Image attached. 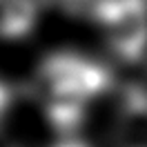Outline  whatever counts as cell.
<instances>
[{
    "label": "cell",
    "mask_w": 147,
    "mask_h": 147,
    "mask_svg": "<svg viewBox=\"0 0 147 147\" xmlns=\"http://www.w3.org/2000/svg\"><path fill=\"white\" fill-rule=\"evenodd\" d=\"M92 18L111 54L136 63L147 49V0H94Z\"/></svg>",
    "instance_id": "1"
},
{
    "label": "cell",
    "mask_w": 147,
    "mask_h": 147,
    "mask_svg": "<svg viewBox=\"0 0 147 147\" xmlns=\"http://www.w3.org/2000/svg\"><path fill=\"white\" fill-rule=\"evenodd\" d=\"M63 2L71 9H83V7H92L94 0H63Z\"/></svg>",
    "instance_id": "7"
},
{
    "label": "cell",
    "mask_w": 147,
    "mask_h": 147,
    "mask_svg": "<svg viewBox=\"0 0 147 147\" xmlns=\"http://www.w3.org/2000/svg\"><path fill=\"white\" fill-rule=\"evenodd\" d=\"M38 20V0H0V38L18 40Z\"/></svg>",
    "instance_id": "5"
},
{
    "label": "cell",
    "mask_w": 147,
    "mask_h": 147,
    "mask_svg": "<svg viewBox=\"0 0 147 147\" xmlns=\"http://www.w3.org/2000/svg\"><path fill=\"white\" fill-rule=\"evenodd\" d=\"M54 147H87V145L74 140V138H67V140H63V143H58V145H54Z\"/></svg>",
    "instance_id": "8"
},
{
    "label": "cell",
    "mask_w": 147,
    "mask_h": 147,
    "mask_svg": "<svg viewBox=\"0 0 147 147\" xmlns=\"http://www.w3.org/2000/svg\"><path fill=\"white\" fill-rule=\"evenodd\" d=\"M9 102H11V89L5 83H0V116H2L5 109L9 107Z\"/></svg>",
    "instance_id": "6"
},
{
    "label": "cell",
    "mask_w": 147,
    "mask_h": 147,
    "mask_svg": "<svg viewBox=\"0 0 147 147\" xmlns=\"http://www.w3.org/2000/svg\"><path fill=\"white\" fill-rule=\"evenodd\" d=\"M109 78L111 74L105 65L69 51L47 56L38 71V85L60 87L83 96L85 100L105 92L109 87Z\"/></svg>",
    "instance_id": "2"
},
{
    "label": "cell",
    "mask_w": 147,
    "mask_h": 147,
    "mask_svg": "<svg viewBox=\"0 0 147 147\" xmlns=\"http://www.w3.org/2000/svg\"><path fill=\"white\" fill-rule=\"evenodd\" d=\"M0 147H13V145H11V143H7L5 138H0Z\"/></svg>",
    "instance_id": "9"
},
{
    "label": "cell",
    "mask_w": 147,
    "mask_h": 147,
    "mask_svg": "<svg viewBox=\"0 0 147 147\" xmlns=\"http://www.w3.org/2000/svg\"><path fill=\"white\" fill-rule=\"evenodd\" d=\"M118 140L123 147H147V89L140 85L127 87L120 96Z\"/></svg>",
    "instance_id": "3"
},
{
    "label": "cell",
    "mask_w": 147,
    "mask_h": 147,
    "mask_svg": "<svg viewBox=\"0 0 147 147\" xmlns=\"http://www.w3.org/2000/svg\"><path fill=\"white\" fill-rule=\"evenodd\" d=\"M38 94L42 98V107L47 111V118L51 120L58 131L69 134L78 127V123L83 120L85 114V100L83 96L60 87H45V85H38Z\"/></svg>",
    "instance_id": "4"
}]
</instances>
